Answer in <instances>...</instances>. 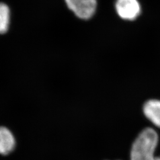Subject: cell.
Listing matches in <instances>:
<instances>
[{"label": "cell", "mask_w": 160, "mask_h": 160, "mask_svg": "<svg viewBox=\"0 0 160 160\" xmlns=\"http://www.w3.org/2000/svg\"><path fill=\"white\" fill-rule=\"evenodd\" d=\"M158 136L152 128H147L138 136L132 145L130 160H155Z\"/></svg>", "instance_id": "cell-1"}, {"label": "cell", "mask_w": 160, "mask_h": 160, "mask_svg": "<svg viewBox=\"0 0 160 160\" xmlns=\"http://www.w3.org/2000/svg\"><path fill=\"white\" fill-rule=\"evenodd\" d=\"M65 2L76 16L83 20L92 17L97 8V0H65Z\"/></svg>", "instance_id": "cell-2"}, {"label": "cell", "mask_w": 160, "mask_h": 160, "mask_svg": "<svg viewBox=\"0 0 160 160\" xmlns=\"http://www.w3.org/2000/svg\"><path fill=\"white\" fill-rule=\"evenodd\" d=\"M116 9L118 15L126 20H134L141 13V6L137 0H117Z\"/></svg>", "instance_id": "cell-3"}, {"label": "cell", "mask_w": 160, "mask_h": 160, "mask_svg": "<svg viewBox=\"0 0 160 160\" xmlns=\"http://www.w3.org/2000/svg\"><path fill=\"white\" fill-rule=\"evenodd\" d=\"M143 112L154 125L160 128V100L152 99L146 102L143 105Z\"/></svg>", "instance_id": "cell-4"}, {"label": "cell", "mask_w": 160, "mask_h": 160, "mask_svg": "<svg viewBox=\"0 0 160 160\" xmlns=\"http://www.w3.org/2000/svg\"><path fill=\"white\" fill-rule=\"evenodd\" d=\"M16 140L10 131L0 127V154H9L14 149Z\"/></svg>", "instance_id": "cell-5"}, {"label": "cell", "mask_w": 160, "mask_h": 160, "mask_svg": "<svg viewBox=\"0 0 160 160\" xmlns=\"http://www.w3.org/2000/svg\"><path fill=\"white\" fill-rule=\"evenodd\" d=\"M10 23V10L4 3H0V34L8 30Z\"/></svg>", "instance_id": "cell-6"}, {"label": "cell", "mask_w": 160, "mask_h": 160, "mask_svg": "<svg viewBox=\"0 0 160 160\" xmlns=\"http://www.w3.org/2000/svg\"><path fill=\"white\" fill-rule=\"evenodd\" d=\"M155 160H160V157H156V158H155Z\"/></svg>", "instance_id": "cell-7"}]
</instances>
